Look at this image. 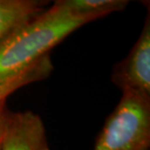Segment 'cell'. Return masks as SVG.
<instances>
[{
    "instance_id": "6da1fadb",
    "label": "cell",
    "mask_w": 150,
    "mask_h": 150,
    "mask_svg": "<svg viewBox=\"0 0 150 150\" xmlns=\"http://www.w3.org/2000/svg\"><path fill=\"white\" fill-rule=\"evenodd\" d=\"M97 17L76 13L57 1L0 40V84L28 69L74 30Z\"/></svg>"
},
{
    "instance_id": "7a4b0ae2",
    "label": "cell",
    "mask_w": 150,
    "mask_h": 150,
    "mask_svg": "<svg viewBox=\"0 0 150 150\" xmlns=\"http://www.w3.org/2000/svg\"><path fill=\"white\" fill-rule=\"evenodd\" d=\"M116 108L98 137L94 150H148L150 97L123 90Z\"/></svg>"
},
{
    "instance_id": "3957f363",
    "label": "cell",
    "mask_w": 150,
    "mask_h": 150,
    "mask_svg": "<svg viewBox=\"0 0 150 150\" xmlns=\"http://www.w3.org/2000/svg\"><path fill=\"white\" fill-rule=\"evenodd\" d=\"M114 83L150 97V21L149 16L133 49L113 74Z\"/></svg>"
},
{
    "instance_id": "277c9868",
    "label": "cell",
    "mask_w": 150,
    "mask_h": 150,
    "mask_svg": "<svg viewBox=\"0 0 150 150\" xmlns=\"http://www.w3.org/2000/svg\"><path fill=\"white\" fill-rule=\"evenodd\" d=\"M0 150H49L40 117L30 111L6 114Z\"/></svg>"
},
{
    "instance_id": "5b68a950",
    "label": "cell",
    "mask_w": 150,
    "mask_h": 150,
    "mask_svg": "<svg viewBox=\"0 0 150 150\" xmlns=\"http://www.w3.org/2000/svg\"><path fill=\"white\" fill-rule=\"evenodd\" d=\"M44 2L0 0V40L43 12Z\"/></svg>"
},
{
    "instance_id": "8992f818",
    "label": "cell",
    "mask_w": 150,
    "mask_h": 150,
    "mask_svg": "<svg viewBox=\"0 0 150 150\" xmlns=\"http://www.w3.org/2000/svg\"><path fill=\"white\" fill-rule=\"evenodd\" d=\"M52 69L53 64L50 61L49 56H45L26 70L23 71L22 73L1 83L0 84V105L4 104L6 98L14 92H16L18 89L29 83L44 79L51 73Z\"/></svg>"
},
{
    "instance_id": "52a82bcc",
    "label": "cell",
    "mask_w": 150,
    "mask_h": 150,
    "mask_svg": "<svg viewBox=\"0 0 150 150\" xmlns=\"http://www.w3.org/2000/svg\"><path fill=\"white\" fill-rule=\"evenodd\" d=\"M62 2L76 13L94 16L98 19L123 10L129 3L123 0H62Z\"/></svg>"
},
{
    "instance_id": "ba28073f",
    "label": "cell",
    "mask_w": 150,
    "mask_h": 150,
    "mask_svg": "<svg viewBox=\"0 0 150 150\" xmlns=\"http://www.w3.org/2000/svg\"><path fill=\"white\" fill-rule=\"evenodd\" d=\"M6 114L7 113H6L4 110V104H1V105H0V137L2 136L3 129H4Z\"/></svg>"
},
{
    "instance_id": "9c48e42d",
    "label": "cell",
    "mask_w": 150,
    "mask_h": 150,
    "mask_svg": "<svg viewBox=\"0 0 150 150\" xmlns=\"http://www.w3.org/2000/svg\"><path fill=\"white\" fill-rule=\"evenodd\" d=\"M1 139H2V136H1V137H0V149H1Z\"/></svg>"
}]
</instances>
